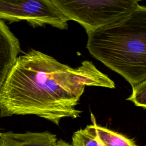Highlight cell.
I'll use <instances>...</instances> for the list:
<instances>
[{"label": "cell", "mask_w": 146, "mask_h": 146, "mask_svg": "<svg viewBox=\"0 0 146 146\" xmlns=\"http://www.w3.org/2000/svg\"><path fill=\"white\" fill-rule=\"evenodd\" d=\"M72 143H76L80 146H100L88 125H87L84 129H80L74 133L72 137Z\"/></svg>", "instance_id": "obj_8"}, {"label": "cell", "mask_w": 146, "mask_h": 146, "mask_svg": "<svg viewBox=\"0 0 146 146\" xmlns=\"http://www.w3.org/2000/svg\"><path fill=\"white\" fill-rule=\"evenodd\" d=\"M90 54L132 87L146 80V7L87 33Z\"/></svg>", "instance_id": "obj_2"}, {"label": "cell", "mask_w": 146, "mask_h": 146, "mask_svg": "<svg viewBox=\"0 0 146 146\" xmlns=\"http://www.w3.org/2000/svg\"><path fill=\"white\" fill-rule=\"evenodd\" d=\"M54 146H72V145L71 144H70L67 141L60 139L59 140H57L56 143Z\"/></svg>", "instance_id": "obj_10"}, {"label": "cell", "mask_w": 146, "mask_h": 146, "mask_svg": "<svg viewBox=\"0 0 146 146\" xmlns=\"http://www.w3.org/2000/svg\"><path fill=\"white\" fill-rule=\"evenodd\" d=\"M56 136L48 131L0 132V146H54Z\"/></svg>", "instance_id": "obj_6"}, {"label": "cell", "mask_w": 146, "mask_h": 146, "mask_svg": "<svg viewBox=\"0 0 146 146\" xmlns=\"http://www.w3.org/2000/svg\"><path fill=\"white\" fill-rule=\"evenodd\" d=\"M20 52L19 40L0 19V90Z\"/></svg>", "instance_id": "obj_5"}, {"label": "cell", "mask_w": 146, "mask_h": 146, "mask_svg": "<svg viewBox=\"0 0 146 146\" xmlns=\"http://www.w3.org/2000/svg\"><path fill=\"white\" fill-rule=\"evenodd\" d=\"M86 86L115 84L92 62L74 68L31 50L17 57L0 90V117L34 115L59 125L63 118L80 116L76 107Z\"/></svg>", "instance_id": "obj_1"}, {"label": "cell", "mask_w": 146, "mask_h": 146, "mask_svg": "<svg viewBox=\"0 0 146 146\" xmlns=\"http://www.w3.org/2000/svg\"><path fill=\"white\" fill-rule=\"evenodd\" d=\"M132 92L127 99L132 102L135 106L146 108V80L132 87Z\"/></svg>", "instance_id": "obj_9"}, {"label": "cell", "mask_w": 146, "mask_h": 146, "mask_svg": "<svg viewBox=\"0 0 146 146\" xmlns=\"http://www.w3.org/2000/svg\"><path fill=\"white\" fill-rule=\"evenodd\" d=\"M0 19L26 21L34 27L48 25L64 30L68 26V19L52 0L0 1Z\"/></svg>", "instance_id": "obj_4"}, {"label": "cell", "mask_w": 146, "mask_h": 146, "mask_svg": "<svg viewBox=\"0 0 146 146\" xmlns=\"http://www.w3.org/2000/svg\"><path fill=\"white\" fill-rule=\"evenodd\" d=\"M91 114L92 124L88 125V127L98 142L102 146H139L132 139L98 125L94 116L92 113Z\"/></svg>", "instance_id": "obj_7"}, {"label": "cell", "mask_w": 146, "mask_h": 146, "mask_svg": "<svg viewBox=\"0 0 146 146\" xmlns=\"http://www.w3.org/2000/svg\"><path fill=\"white\" fill-rule=\"evenodd\" d=\"M68 21L82 26L87 34L108 25L134 11L137 0H52Z\"/></svg>", "instance_id": "obj_3"}, {"label": "cell", "mask_w": 146, "mask_h": 146, "mask_svg": "<svg viewBox=\"0 0 146 146\" xmlns=\"http://www.w3.org/2000/svg\"><path fill=\"white\" fill-rule=\"evenodd\" d=\"M71 144H72V146H80V145H79L78 144H76V143H72Z\"/></svg>", "instance_id": "obj_11"}]
</instances>
